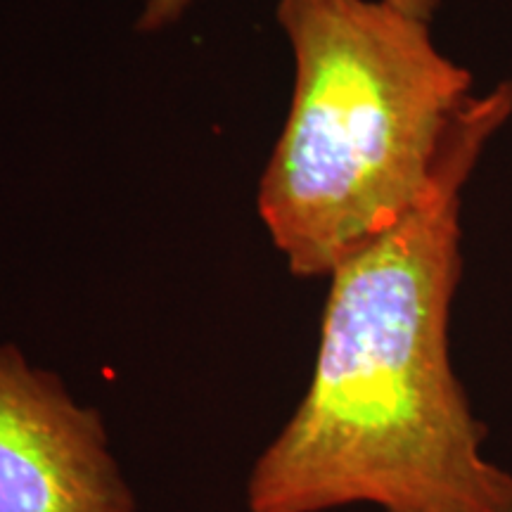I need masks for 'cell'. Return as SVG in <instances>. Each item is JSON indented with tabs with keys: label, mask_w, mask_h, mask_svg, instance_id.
Instances as JSON below:
<instances>
[{
	"label": "cell",
	"mask_w": 512,
	"mask_h": 512,
	"mask_svg": "<svg viewBox=\"0 0 512 512\" xmlns=\"http://www.w3.org/2000/svg\"><path fill=\"white\" fill-rule=\"evenodd\" d=\"M512 117V81L453 119L430 190L330 273L309 387L245 484L247 512H512L448 351L460 197Z\"/></svg>",
	"instance_id": "6da1fadb"
},
{
	"label": "cell",
	"mask_w": 512,
	"mask_h": 512,
	"mask_svg": "<svg viewBox=\"0 0 512 512\" xmlns=\"http://www.w3.org/2000/svg\"><path fill=\"white\" fill-rule=\"evenodd\" d=\"M292 100L256 211L294 278H330L430 190L472 74L387 0H278Z\"/></svg>",
	"instance_id": "7a4b0ae2"
},
{
	"label": "cell",
	"mask_w": 512,
	"mask_h": 512,
	"mask_svg": "<svg viewBox=\"0 0 512 512\" xmlns=\"http://www.w3.org/2000/svg\"><path fill=\"white\" fill-rule=\"evenodd\" d=\"M0 512H138L102 413L0 342Z\"/></svg>",
	"instance_id": "3957f363"
},
{
	"label": "cell",
	"mask_w": 512,
	"mask_h": 512,
	"mask_svg": "<svg viewBox=\"0 0 512 512\" xmlns=\"http://www.w3.org/2000/svg\"><path fill=\"white\" fill-rule=\"evenodd\" d=\"M195 0H145L143 10H140L136 31L140 34H159V31L174 27L178 19H183L185 12L190 10V5ZM394 8H399L408 15L432 22V17L437 15L444 0H387Z\"/></svg>",
	"instance_id": "277c9868"
}]
</instances>
